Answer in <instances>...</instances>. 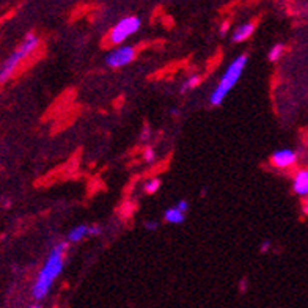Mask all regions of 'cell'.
Wrapping results in <instances>:
<instances>
[{
	"label": "cell",
	"instance_id": "obj_1",
	"mask_svg": "<svg viewBox=\"0 0 308 308\" xmlns=\"http://www.w3.org/2000/svg\"><path fill=\"white\" fill-rule=\"evenodd\" d=\"M68 249L66 242H60L57 246L50 250L49 257L44 263V266L39 271L38 279L33 285V290H31V294H33L35 301H42L47 296V293L52 288V283L58 277L63 271V264H65V253Z\"/></svg>",
	"mask_w": 308,
	"mask_h": 308
},
{
	"label": "cell",
	"instance_id": "obj_2",
	"mask_svg": "<svg viewBox=\"0 0 308 308\" xmlns=\"http://www.w3.org/2000/svg\"><path fill=\"white\" fill-rule=\"evenodd\" d=\"M247 61H249L247 55H239L230 63V66L227 68V71L224 72V76H222L220 82L217 83V87L214 88V91H212V94H211V98H209L211 105L217 107V105H220L222 102L225 101L227 94L231 91V88L235 87V85L238 83V80L241 79L244 69H246Z\"/></svg>",
	"mask_w": 308,
	"mask_h": 308
},
{
	"label": "cell",
	"instance_id": "obj_3",
	"mask_svg": "<svg viewBox=\"0 0 308 308\" xmlns=\"http://www.w3.org/2000/svg\"><path fill=\"white\" fill-rule=\"evenodd\" d=\"M39 44L38 36H35L33 33H28L24 39V42L20 44L11 55L6 58V61L3 63V66L0 68V83L6 82L9 77L13 76V72L16 71V68L19 66V63L25 60L30 54H33L35 49Z\"/></svg>",
	"mask_w": 308,
	"mask_h": 308
},
{
	"label": "cell",
	"instance_id": "obj_4",
	"mask_svg": "<svg viewBox=\"0 0 308 308\" xmlns=\"http://www.w3.org/2000/svg\"><path fill=\"white\" fill-rule=\"evenodd\" d=\"M140 28V19L135 16H127L123 17L118 24H115V27L110 30L109 41L112 44H121L123 41H126L131 35H134L137 30Z\"/></svg>",
	"mask_w": 308,
	"mask_h": 308
},
{
	"label": "cell",
	"instance_id": "obj_5",
	"mask_svg": "<svg viewBox=\"0 0 308 308\" xmlns=\"http://www.w3.org/2000/svg\"><path fill=\"white\" fill-rule=\"evenodd\" d=\"M135 58V49L131 46H121L113 49L110 54L105 57V63L110 68H123Z\"/></svg>",
	"mask_w": 308,
	"mask_h": 308
},
{
	"label": "cell",
	"instance_id": "obj_6",
	"mask_svg": "<svg viewBox=\"0 0 308 308\" xmlns=\"http://www.w3.org/2000/svg\"><path fill=\"white\" fill-rule=\"evenodd\" d=\"M271 161H272V164L277 168H290V167H293L297 162V154H296V151L285 148V150L275 151L272 154Z\"/></svg>",
	"mask_w": 308,
	"mask_h": 308
},
{
	"label": "cell",
	"instance_id": "obj_7",
	"mask_svg": "<svg viewBox=\"0 0 308 308\" xmlns=\"http://www.w3.org/2000/svg\"><path fill=\"white\" fill-rule=\"evenodd\" d=\"M293 189L297 195L307 197L308 195V170H299L294 176Z\"/></svg>",
	"mask_w": 308,
	"mask_h": 308
},
{
	"label": "cell",
	"instance_id": "obj_8",
	"mask_svg": "<svg viewBox=\"0 0 308 308\" xmlns=\"http://www.w3.org/2000/svg\"><path fill=\"white\" fill-rule=\"evenodd\" d=\"M164 219H165V222H168V224L179 225L186 220V212H183L179 208L173 206V208H168L164 212Z\"/></svg>",
	"mask_w": 308,
	"mask_h": 308
},
{
	"label": "cell",
	"instance_id": "obj_9",
	"mask_svg": "<svg viewBox=\"0 0 308 308\" xmlns=\"http://www.w3.org/2000/svg\"><path fill=\"white\" fill-rule=\"evenodd\" d=\"M253 30H255V24H252V22L239 25L235 31H233V41H235V42L246 41L247 38L252 36Z\"/></svg>",
	"mask_w": 308,
	"mask_h": 308
},
{
	"label": "cell",
	"instance_id": "obj_10",
	"mask_svg": "<svg viewBox=\"0 0 308 308\" xmlns=\"http://www.w3.org/2000/svg\"><path fill=\"white\" fill-rule=\"evenodd\" d=\"M87 236H90V225H77L69 231L68 241L69 242H80Z\"/></svg>",
	"mask_w": 308,
	"mask_h": 308
},
{
	"label": "cell",
	"instance_id": "obj_11",
	"mask_svg": "<svg viewBox=\"0 0 308 308\" xmlns=\"http://www.w3.org/2000/svg\"><path fill=\"white\" fill-rule=\"evenodd\" d=\"M159 187H161V179L153 178V179H150V181L145 183V192L146 194H154L159 190Z\"/></svg>",
	"mask_w": 308,
	"mask_h": 308
},
{
	"label": "cell",
	"instance_id": "obj_12",
	"mask_svg": "<svg viewBox=\"0 0 308 308\" xmlns=\"http://www.w3.org/2000/svg\"><path fill=\"white\" fill-rule=\"evenodd\" d=\"M283 50H285L283 44H275V46L269 50V60H271V61H277V60L283 55Z\"/></svg>",
	"mask_w": 308,
	"mask_h": 308
},
{
	"label": "cell",
	"instance_id": "obj_13",
	"mask_svg": "<svg viewBox=\"0 0 308 308\" xmlns=\"http://www.w3.org/2000/svg\"><path fill=\"white\" fill-rule=\"evenodd\" d=\"M200 83V77L198 76H190L186 82H184V85H183V88H181V91L184 93V91H187V90H190V88H194V87H197V85Z\"/></svg>",
	"mask_w": 308,
	"mask_h": 308
},
{
	"label": "cell",
	"instance_id": "obj_14",
	"mask_svg": "<svg viewBox=\"0 0 308 308\" xmlns=\"http://www.w3.org/2000/svg\"><path fill=\"white\" fill-rule=\"evenodd\" d=\"M143 159L148 164L154 162L156 161V151L153 150V148H146V150L143 151Z\"/></svg>",
	"mask_w": 308,
	"mask_h": 308
},
{
	"label": "cell",
	"instance_id": "obj_15",
	"mask_svg": "<svg viewBox=\"0 0 308 308\" xmlns=\"http://www.w3.org/2000/svg\"><path fill=\"white\" fill-rule=\"evenodd\" d=\"M145 228H146L148 231H154V230L157 228V222H154V220H148V222H145Z\"/></svg>",
	"mask_w": 308,
	"mask_h": 308
},
{
	"label": "cell",
	"instance_id": "obj_16",
	"mask_svg": "<svg viewBox=\"0 0 308 308\" xmlns=\"http://www.w3.org/2000/svg\"><path fill=\"white\" fill-rule=\"evenodd\" d=\"M176 208H179L183 212H187V209H189V203H187L186 200H179L178 203H176Z\"/></svg>",
	"mask_w": 308,
	"mask_h": 308
},
{
	"label": "cell",
	"instance_id": "obj_17",
	"mask_svg": "<svg viewBox=\"0 0 308 308\" xmlns=\"http://www.w3.org/2000/svg\"><path fill=\"white\" fill-rule=\"evenodd\" d=\"M99 235H101V227L90 225V236H99Z\"/></svg>",
	"mask_w": 308,
	"mask_h": 308
},
{
	"label": "cell",
	"instance_id": "obj_18",
	"mask_svg": "<svg viewBox=\"0 0 308 308\" xmlns=\"http://www.w3.org/2000/svg\"><path fill=\"white\" fill-rule=\"evenodd\" d=\"M227 30H228V22H225V24H222V28H220V31H222V35H225V33H227Z\"/></svg>",
	"mask_w": 308,
	"mask_h": 308
},
{
	"label": "cell",
	"instance_id": "obj_19",
	"mask_svg": "<svg viewBox=\"0 0 308 308\" xmlns=\"http://www.w3.org/2000/svg\"><path fill=\"white\" fill-rule=\"evenodd\" d=\"M268 249H269V242L266 241V242H264L263 246H261V252H266Z\"/></svg>",
	"mask_w": 308,
	"mask_h": 308
},
{
	"label": "cell",
	"instance_id": "obj_20",
	"mask_svg": "<svg viewBox=\"0 0 308 308\" xmlns=\"http://www.w3.org/2000/svg\"><path fill=\"white\" fill-rule=\"evenodd\" d=\"M150 137V131H148V127L145 129V132H142V139H148Z\"/></svg>",
	"mask_w": 308,
	"mask_h": 308
}]
</instances>
